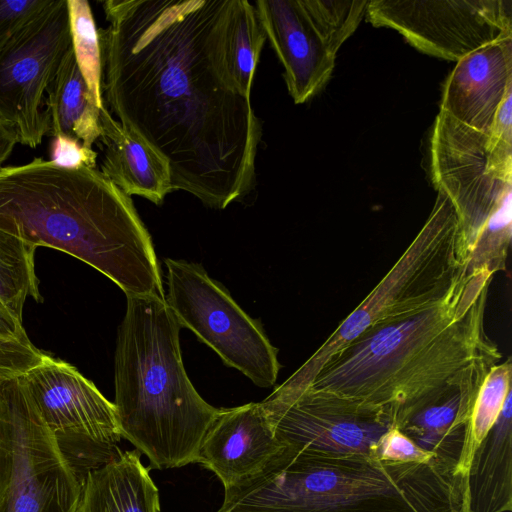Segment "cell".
<instances>
[{
  "instance_id": "f546056e",
  "label": "cell",
  "mask_w": 512,
  "mask_h": 512,
  "mask_svg": "<svg viewBox=\"0 0 512 512\" xmlns=\"http://www.w3.org/2000/svg\"><path fill=\"white\" fill-rule=\"evenodd\" d=\"M49 0H0V51Z\"/></svg>"
},
{
  "instance_id": "9c48e42d",
  "label": "cell",
  "mask_w": 512,
  "mask_h": 512,
  "mask_svg": "<svg viewBox=\"0 0 512 512\" xmlns=\"http://www.w3.org/2000/svg\"><path fill=\"white\" fill-rule=\"evenodd\" d=\"M11 471L0 512H81L84 481L62 454L21 374L2 373Z\"/></svg>"
},
{
  "instance_id": "6da1fadb",
  "label": "cell",
  "mask_w": 512,
  "mask_h": 512,
  "mask_svg": "<svg viewBox=\"0 0 512 512\" xmlns=\"http://www.w3.org/2000/svg\"><path fill=\"white\" fill-rule=\"evenodd\" d=\"M234 0H108L102 94L167 160L173 190L213 209L255 184L261 124L227 61Z\"/></svg>"
},
{
  "instance_id": "5bb4252c",
  "label": "cell",
  "mask_w": 512,
  "mask_h": 512,
  "mask_svg": "<svg viewBox=\"0 0 512 512\" xmlns=\"http://www.w3.org/2000/svg\"><path fill=\"white\" fill-rule=\"evenodd\" d=\"M253 4L284 68L290 96L296 104L306 102L330 78L336 55L312 24L302 0H257Z\"/></svg>"
},
{
  "instance_id": "52a82bcc",
  "label": "cell",
  "mask_w": 512,
  "mask_h": 512,
  "mask_svg": "<svg viewBox=\"0 0 512 512\" xmlns=\"http://www.w3.org/2000/svg\"><path fill=\"white\" fill-rule=\"evenodd\" d=\"M164 262L165 299L179 325L256 386H273L281 368L278 349L261 323L250 317L201 264L171 258Z\"/></svg>"
},
{
  "instance_id": "30bf717a",
  "label": "cell",
  "mask_w": 512,
  "mask_h": 512,
  "mask_svg": "<svg viewBox=\"0 0 512 512\" xmlns=\"http://www.w3.org/2000/svg\"><path fill=\"white\" fill-rule=\"evenodd\" d=\"M71 48L66 0H49L0 51V118L36 148L50 131L45 93Z\"/></svg>"
},
{
  "instance_id": "44dd1931",
  "label": "cell",
  "mask_w": 512,
  "mask_h": 512,
  "mask_svg": "<svg viewBox=\"0 0 512 512\" xmlns=\"http://www.w3.org/2000/svg\"><path fill=\"white\" fill-rule=\"evenodd\" d=\"M45 110L51 136L62 134L92 148L101 136L100 108L78 68L72 48L64 56L46 90Z\"/></svg>"
},
{
  "instance_id": "3957f363",
  "label": "cell",
  "mask_w": 512,
  "mask_h": 512,
  "mask_svg": "<svg viewBox=\"0 0 512 512\" xmlns=\"http://www.w3.org/2000/svg\"><path fill=\"white\" fill-rule=\"evenodd\" d=\"M0 230L74 256L126 296L166 300L151 236L131 197L96 168L66 169L41 157L2 166Z\"/></svg>"
},
{
  "instance_id": "83f0119b",
  "label": "cell",
  "mask_w": 512,
  "mask_h": 512,
  "mask_svg": "<svg viewBox=\"0 0 512 512\" xmlns=\"http://www.w3.org/2000/svg\"><path fill=\"white\" fill-rule=\"evenodd\" d=\"M49 151L50 161L60 167L71 170L96 168L97 153L73 137L53 135Z\"/></svg>"
},
{
  "instance_id": "4fadbf2b",
  "label": "cell",
  "mask_w": 512,
  "mask_h": 512,
  "mask_svg": "<svg viewBox=\"0 0 512 512\" xmlns=\"http://www.w3.org/2000/svg\"><path fill=\"white\" fill-rule=\"evenodd\" d=\"M431 173L438 192L452 203L459 219L465 265L485 223L512 183L488 169V135L443 111L436 117L430 143Z\"/></svg>"
},
{
  "instance_id": "e0dca14e",
  "label": "cell",
  "mask_w": 512,
  "mask_h": 512,
  "mask_svg": "<svg viewBox=\"0 0 512 512\" xmlns=\"http://www.w3.org/2000/svg\"><path fill=\"white\" fill-rule=\"evenodd\" d=\"M491 367H476L396 426L422 450L452 468L454 474L476 395Z\"/></svg>"
},
{
  "instance_id": "7402d4cb",
  "label": "cell",
  "mask_w": 512,
  "mask_h": 512,
  "mask_svg": "<svg viewBox=\"0 0 512 512\" xmlns=\"http://www.w3.org/2000/svg\"><path fill=\"white\" fill-rule=\"evenodd\" d=\"M511 377L512 361L508 357L503 363L490 368L478 390L455 469V476L461 481V491L476 449L494 425L508 394L512 392Z\"/></svg>"
},
{
  "instance_id": "8992f818",
  "label": "cell",
  "mask_w": 512,
  "mask_h": 512,
  "mask_svg": "<svg viewBox=\"0 0 512 512\" xmlns=\"http://www.w3.org/2000/svg\"><path fill=\"white\" fill-rule=\"evenodd\" d=\"M464 275L459 219L451 201L438 192L427 220L393 267L281 386L306 388L334 355L358 337L440 302Z\"/></svg>"
},
{
  "instance_id": "484cf974",
  "label": "cell",
  "mask_w": 512,
  "mask_h": 512,
  "mask_svg": "<svg viewBox=\"0 0 512 512\" xmlns=\"http://www.w3.org/2000/svg\"><path fill=\"white\" fill-rule=\"evenodd\" d=\"M509 190L479 232L465 265V274L486 270L506 271L512 238V208Z\"/></svg>"
},
{
  "instance_id": "277c9868",
  "label": "cell",
  "mask_w": 512,
  "mask_h": 512,
  "mask_svg": "<svg viewBox=\"0 0 512 512\" xmlns=\"http://www.w3.org/2000/svg\"><path fill=\"white\" fill-rule=\"evenodd\" d=\"M449 466L284 447L247 482L224 490L218 512H460Z\"/></svg>"
},
{
  "instance_id": "7c38bea8",
  "label": "cell",
  "mask_w": 512,
  "mask_h": 512,
  "mask_svg": "<svg viewBox=\"0 0 512 512\" xmlns=\"http://www.w3.org/2000/svg\"><path fill=\"white\" fill-rule=\"evenodd\" d=\"M510 0H373L367 20L397 30L418 50L459 61L495 42L512 38Z\"/></svg>"
},
{
  "instance_id": "d6986e66",
  "label": "cell",
  "mask_w": 512,
  "mask_h": 512,
  "mask_svg": "<svg viewBox=\"0 0 512 512\" xmlns=\"http://www.w3.org/2000/svg\"><path fill=\"white\" fill-rule=\"evenodd\" d=\"M512 510V392L476 449L461 491L460 512Z\"/></svg>"
},
{
  "instance_id": "ffe728a7",
  "label": "cell",
  "mask_w": 512,
  "mask_h": 512,
  "mask_svg": "<svg viewBox=\"0 0 512 512\" xmlns=\"http://www.w3.org/2000/svg\"><path fill=\"white\" fill-rule=\"evenodd\" d=\"M81 512H160L159 491L140 451H122L86 475Z\"/></svg>"
},
{
  "instance_id": "8fae6325",
  "label": "cell",
  "mask_w": 512,
  "mask_h": 512,
  "mask_svg": "<svg viewBox=\"0 0 512 512\" xmlns=\"http://www.w3.org/2000/svg\"><path fill=\"white\" fill-rule=\"evenodd\" d=\"M260 404L283 445L377 459L381 441L394 427L382 409L312 386L287 390L279 385Z\"/></svg>"
},
{
  "instance_id": "cb8c5ba5",
  "label": "cell",
  "mask_w": 512,
  "mask_h": 512,
  "mask_svg": "<svg viewBox=\"0 0 512 512\" xmlns=\"http://www.w3.org/2000/svg\"><path fill=\"white\" fill-rule=\"evenodd\" d=\"M36 248L0 230V302L20 321L27 297L42 301L34 269Z\"/></svg>"
},
{
  "instance_id": "4dcf8cb0",
  "label": "cell",
  "mask_w": 512,
  "mask_h": 512,
  "mask_svg": "<svg viewBox=\"0 0 512 512\" xmlns=\"http://www.w3.org/2000/svg\"><path fill=\"white\" fill-rule=\"evenodd\" d=\"M377 459L425 463L436 458L431 453L422 450L396 427H393L381 441Z\"/></svg>"
},
{
  "instance_id": "603a6c76",
  "label": "cell",
  "mask_w": 512,
  "mask_h": 512,
  "mask_svg": "<svg viewBox=\"0 0 512 512\" xmlns=\"http://www.w3.org/2000/svg\"><path fill=\"white\" fill-rule=\"evenodd\" d=\"M265 40L254 4L248 0H234L227 30V61L234 80L249 97Z\"/></svg>"
},
{
  "instance_id": "836d02e7",
  "label": "cell",
  "mask_w": 512,
  "mask_h": 512,
  "mask_svg": "<svg viewBox=\"0 0 512 512\" xmlns=\"http://www.w3.org/2000/svg\"><path fill=\"white\" fill-rule=\"evenodd\" d=\"M0 336L29 340L22 321L0 302Z\"/></svg>"
},
{
  "instance_id": "9a60e30c",
  "label": "cell",
  "mask_w": 512,
  "mask_h": 512,
  "mask_svg": "<svg viewBox=\"0 0 512 512\" xmlns=\"http://www.w3.org/2000/svg\"><path fill=\"white\" fill-rule=\"evenodd\" d=\"M283 447L260 402L220 408L203 439L197 464L212 471L227 490L258 475Z\"/></svg>"
},
{
  "instance_id": "4316f807",
  "label": "cell",
  "mask_w": 512,
  "mask_h": 512,
  "mask_svg": "<svg viewBox=\"0 0 512 512\" xmlns=\"http://www.w3.org/2000/svg\"><path fill=\"white\" fill-rule=\"evenodd\" d=\"M312 24L328 49L337 54L366 12V0H302Z\"/></svg>"
},
{
  "instance_id": "1f68e13d",
  "label": "cell",
  "mask_w": 512,
  "mask_h": 512,
  "mask_svg": "<svg viewBox=\"0 0 512 512\" xmlns=\"http://www.w3.org/2000/svg\"><path fill=\"white\" fill-rule=\"evenodd\" d=\"M0 371V507L7 489L11 471V436L7 404L1 387Z\"/></svg>"
},
{
  "instance_id": "ac0fdd59",
  "label": "cell",
  "mask_w": 512,
  "mask_h": 512,
  "mask_svg": "<svg viewBox=\"0 0 512 512\" xmlns=\"http://www.w3.org/2000/svg\"><path fill=\"white\" fill-rule=\"evenodd\" d=\"M103 159L101 173L128 196L160 205L173 191L169 163L143 139L100 110Z\"/></svg>"
},
{
  "instance_id": "f1b7e54d",
  "label": "cell",
  "mask_w": 512,
  "mask_h": 512,
  "mask_svg": "<svg viewBox=\"0 0 512 512\" xmlns=\"http://www.w3.org/2000/svg\"><path fill=\"white\" fill-rule=\"evenodd\" d=\"M44 355L30 340L0 336V371L23 374L39 364Z\"/></svg>"
},
{
  "instance_id": "7a4b0ae2",
  "label": "cell",
  "mask_w": 512,
  "mask_h": 512,
  "mask_svg": "<svg viewBox=\"0 0 512 512\" xmlns=\"http://www.w3.org/2000/svg\"><path fill=\"white\" fill-rule=\"evenodd\" d=\"M495 274H465L440 302L378 325L334 355L314 388L382 409L396 427L409 414L502 357L484 325Z\"/></svg>"
},
{
  "instance_id": "2e32d148",
  "label": "cell",
  "mask_w": 512,
  "mask_h": 512,
  "mask_svg": "<svg viewBox=\"0 0 512 512\" xmlns=\"http://www.w3.org/2000/svg\"><path fill=\"white\" fill-rule=\"evenodd\" d=\"M512 90V38L486 45L456 62L440 111L489 135L495 114Z\"/></svg>"
},
{
  "instance_id": "e575fe53",
  "label": "cell",
  "mask_w": 512,
  "mask_h": 512,
  "mask_svg": "<svg viewBox=\"0 0 512 512\" xmlns=\"http://www.w3.org/2000/svg\"><path fill=\"white\" fill-rule=\"evenodd\" d=\"M18 143L14 129L0 118V168Z\"/></svg>"
},
{
  "instance_id": "ba28073f",
  "label": "cell",
  "mask_w": 512,
  "mask_h": 512,
  "mask_svg": "<svg viewBox=\"0 0 512 512\" xmlns=\"http://www.w3.org/2000/svg\"><path fill=\"white\" fill-rule=\"evenodd\" d=\"M23 382L62 454L84 481L120 455L121 433L114 403L75 367L48 355Z\"/></svg>"
},
{
  "instance_id": "d4e9b609",
  "label": "cell",
  "mask_w": 512,
  "mask_h": 512,
  "mask_svg": "<svg viewBox=\"0 0 512 512\" xmlns=\"http://www.w3.org/2000/svg\"><path fill=\"white\" fill-rule=\"evenodd\" d=\"M71 48L78 68L98 108L104 107L102 55L99 33L86 0H66Z\"/></svg>"
},
{
  "instance_id": "5b68a950",
  "label": "cell",
  "mask_w": 512,
  "mask_h": 512,
  "mask_svg": "<svg viewBox=\"0 0 512 512\" xmlns=\"http://www.w3.org/2000/svg\"><path fill=\"white\" fill-rule=\"evenodd\" d=\"M115 351V400L122 438L149 459V469L197 463L220 408L206 402L182 360L181 326L166 300L126 296Z\"/></svg>"
},
{
  "instance_id": "d6a6232c",
  "label": "cell",
  "mask_w": 512,
  "mask_h": 512,
  "mask_svg": "<svg viewBox=\"0 0 512 512\" xmlns=\"http://www.w3.org/2000/svg\"><path fill=\"white\" fill-rule=\"evenodd\" d=\"M488 141L512 146V90L507 92L495 114Z\"/></svg>"
}]
</instances>
